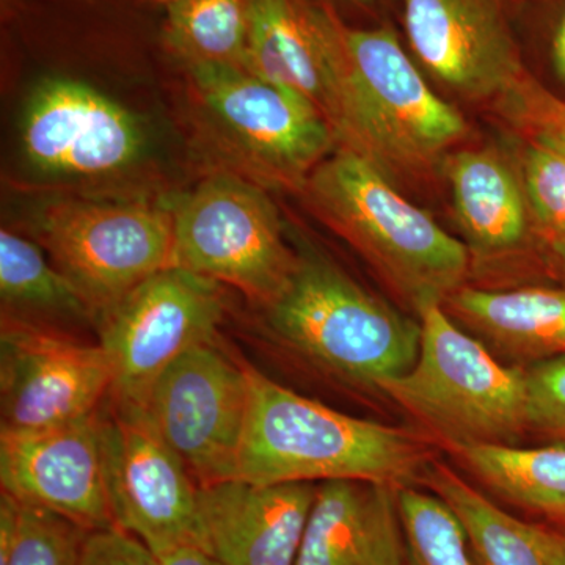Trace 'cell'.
Segmentation results:
<instances>
[{"mask_svg":"<svg viewBox=\"0 0 565 565\" xmlns=\"http://www.w3.org/2000/svg\"><path fill=\"white\" fill-rule=\"evenodd\" d=\"M250 386L237 478L256 484L356 481L411 486L430 463L419 435L341 414L245 366Z\"/></svg>","mask_w":565,"mask_h":565,"instance_id":"1","label":"cell"},{"mask_svg":"<svg viewBox=\"0 0 565 565\" xmlns=\"http://www.w3.org/2000/svg\"><path fill=\"white\" fill-rule=\"evenodd\" d=\"M338 145L386 177L418 173L463 140L467 121L424 79L390 22L356 28L341 18Z\"/></svg>","mask_w":565,"mask_h":565,"instance_id":"2","label":"cell"},{"mask_svg":"<svg viewBox=\"0 0 565 565\" xmlns=\"http://www.w3.org/2000/svg\"><path fill=\"white\" fill-rule=\"evenodd\" d=\"M308 203L418 311L444 303L470 270L467 245L393 188L374 163L338 147L303 185Z\"/></svg>","mask_w":565,"mask_h":565,"instance_id":"3","label":"cell"},{"mask_svg":"<svg viewBox=\"0 0 565 565\" xmlns=\"http://www.w3.org/2000/svg\"><path fill=\"white\" fill-rule=\"evenodd\" d=\"M266 307L275 337L348 384L379 390L414 366L422 323L366 291L315 252L296 256L291 274Z\"/></svg>","mask_w":565,"mask_h":565,"instance_id":"4","label":"cell"},{"mask_svg":"<svg viewBox=\"0 0 565 565\" xmlns=\"http://www.w3.org/2000/svg\"><path fill=\"white\" fill-rule=\"evenodd\" d=\"M416 313L418 359L407 373L382 382L379 392L455 452L512 445L530 429L526 371L498 362L482 341L449 318L444 303L424 305Z\"/></svg>","mask_w":565,"mask_h":565,"instance_id":"5","label":"cell"},{"mask_svg":"<svg viewBox=\"0 0 565 565\" xmlns=\"http://www.w3.org/2000/svg\"><path fill=\"white\" fill-rule=\"evenodd\" d=\"M36 243L98 321L152 274L173 266V215L134 200L65 199L33 221Z\"/></svg>","mask_w":565,"mask_h":565,"instance_id":"6","label":"cell"},{"mask_svg":"<svg viewBox=\"0 0 565 565\" xmlns=\"http://www.w3.org/2000/svg\"><path fill=\"white\" fill-rule=\"evenodd\" d=\"M173 266L269 303L288 280L296 253L266 192L234 174L200 182L173 207Z\"/></svg>","mask_w":565,"mask_h":565,"instance_id":"7","label":"cell"},{"mask_svg":"<svg viewBox=\"0 0 565 565\" xmlns=\"http://www.w3.org/2000/svg\"><path fill=\"white\" fill-rule=\"evenodd\" d=\"M103 473L115 525L156 555L206 539L199 484L163 440L143 405L107 396L98 411Z\"/></svg>","mask_w":565,"mask_h":565,"instance_id":"8","label":"cell"},{"mask_svg":"<svg viewBox=\"0 0 565 565\" xmlns=\"http://www.w3.org/2000/svg\"><path fill=\"white\" fill-rule=\"evenodd\" d=\"M225 311L221 282L170 266L152 274L98 319L109 359L110 396L143 405L182 353L211 343Z\"/></svg>","mask_w":565,"mask_h":565,"instance_id":"9","label":"cell"},{"mask_svg":"<svg viewBox=\"0 0 565 565\" xmlns=\"http://www.w3.org/2000/svg\"><path fill=\"white\" fill-rule=\"evenodd\" d=\"M204 109L234 147L270 180L303 188L338 145L318 107L241 66H191Z\"/></svg>","mask_w":565,"mask_h":565,"instance_id":"10","label":"cell"},{"mask_svg":"<svg viewBox=\"0 0 565 565\" xmlns=\"http://www.w3.org/2000/svg\"><path fill=\"white\" fill-rule=\"evenodd\" d=\"M248 401L245 364L233 363L211 341L178 356L143 407L200 487L237 478Z\"/></svg>","mask_w":565,"mask_h":565,"instance_id":"11","label":"cell"},{"mask_svg":"<svg viewBox=\"0 0 565 565\" xmlns=\"http://www.w3.org/2000/svg\"><path fill=\"white\" fill-rule=\"evenodd\" d=\"M21 152L41 177L109 180L147 154L140 118L85 82L51 77L36 85L21 118Z\"/></svg>","mask_w":565,"mask_h":565,"instance_id":"12","label":"cell"},{"mask_svg":"<svg viewBox=\"0 0 565 565\" xmlns=\"http://www.w3.org/2000/svg\"><path fill=\"white\" fill-rule=\"evenodd\" d=\"M111 390L102 344H84L3 313L0 330L2 429H47L98 412Z\"/></svg>","mask_w":565,"mask_h":565,"instance_id":"13","label":"cell"},{"mask_svg":"<svg viewBox=\"0 0 565 565\" xmlns=\"http://www.w3.org/2000/svg\"><path fill=\"white\" fill-rule=\"evenodd\" d=\"M397 9L419 68L462 98L504 96L526 73L509 0H397Z\"/></svg>","mask_w":565,"mask_h":565,"instance_id":"14","label":"cell"},{"mask_svg":"<svg viewBox=\"0 0 565 565\" xmlns=\"http://www.w3.org/2000/svg\"><path fill=\"white\" fill-rule=\"evenodd\" d=\"M0 484L21 504L85 531L117 526L104 486L98 412L47 429L0 430Z\"/></svg>","mask_w":565,"mask_h":565,"instance_id":"15","label":"cell"},{"mask_svg":"<svg viewBox=\"0 0 565 565\" xmlns=\"http://www.w3.org/2000/svg\"><path fill=\"white\" fill-rule=\"evenodd\" d=\"M341 17L316 0H252L244 68L318 107L340 111Z\"/></svg>","mask_w":565,"mask_h":565,"instance_id":"16","label":"cell"},{"mask_svg":"<svg viewBox=\"0 0 565 565\" xmlns=\"http://www.w3.org/2000/svg\"><path fill=\"white\" fill-rule=\"evenodd\" d=\"M316 494L315 482L200 486L207 553L223 565H296Z\"/></svg>","mask_w":565,"mask_h":565,"instance_id":"17","label":"cell"},{"mask_svg":"<svg viewBox=\"0 0 565 565\" xmlns=\"http://www.w3.org/2000/svg\"><path fill=\"white\" fill-rule=\"evenodd\" d=\"M399 490L356 479L321 482L296 565H405Z\"/></svg>","mask_w":565,"mask_h":565,"instance_id":"18","label":"cell"},{"mask_svg":"<svg viewBox=\"0 0 565 565\" xmlns=\"http://www.w3.org/2000/svg\"><path fill=\"white\" fill-rule=\"evenodd\" d=\"M446 302L456 319L505 359L539 363L565 355V291L460 288Z\"/></svg>","mask_w":565,"mask_h":565,"instance_id":"19","label":"cell"},{"mask_svg":"<svg viewBox=\"0 0 565 565\" xmlns=\"http://www.w3.org/2000/svg\"><path fill=\"white\" fill-rule=\"evenodd\" d=\"M457 222L470 248L497 255L519 247L530 225L522 177L490 150L457 151L446 158Z\"/></svg>","mask_w":565,"mask_h":565,"instance_id":"20","label":"cell"},{"mask_svg":"<svg viewBox=\"0 0 565 565\" xmlns=\"http://www.w3.org/2000/svg\"><path fill=\"white\" fill-rule=\"evenodd\" d=\"M456 455L482 484L504 500L556 520L565 514L564 445H478Z\"/></svg>","mask_w":565,"mask_h":565,"instance_id":"21","label":"cell"},{"mask_svg":"<svg viewBox=\"0 0 565 565\" xmlns=\"http://www.w3.org/2000/svg\"><path fill=\"white\" fill-rule=\"evenodd\" d=\"M422 478L462 523L475 565H545L523 522L493 504L448 465L430 462Z\"/></svg>","mask_w":565,"mask_h":565,"instance_id":"22","label":"cell"},{"mask_svg":"<svg viewBox=\"0 0 565 565\" xmlns=\"http://www.w3.org/2000/svg\"><path fill=\"white\" fill-rule=\"evenodd\" d=\"M166 39L188 68H244L252 0H167Z\"/></svg>","mask_w":565,"mask_h":565,"instance_id":"23","label":"cell"},{"mask_svg":"<svg viewBox=\"0 0 565 565\" xmlns=\"http://www.w3.org/2000/svg\"><path fill=\"white\" fill-rule=\"evenodd\" d=\"M0 296L9 307L93 318L76 286L47 262L44 248L7 228L0 232Z\"/></svg>","mask_w":565,"mask_h":565,"instance_id":"24","label":"cell"},{"mask_svg":"<svg viewBox=\"0 0 565 565\" xmlns=\"http://www.w3.org/2000/svg\"><path fill=\"white\" fill-rule=\"evenodd\" d=\"M399 504L405 565H475L462 523L438 494L401 487Z\"/></svg>","mask_w":565,"mask_h":565,"instance_id":"25","label":"cell"},{"mask_svg":"<svg viewBox=\"0 0 565 565\" xmlns=\"http://www.w3.org/2000/svg\"><path fill=\"white\" fill-rule=\"evenodd\" d=\"M522 182L531 217L556 239L565 237V137L534 132Z\"/></svg>","mask_w":565,"mask_h":565,"instance_id":"26","label":"cell"},{"mask_svg":"<svg viewBox=\"0 0 565 565\" xmlns=\"http://www.w3.org/2000/svg\"><path fill=\"white\" fill-rule=\"evenodd\" d=\"M90 531L63 516L21 504V530L7 565H77Z\"/></svg>","mask_w":565,"mask_h":565,"instance_id":"27","label":"cell"},{"mask_svg":"<svg viewBox=\"0 0 565 565\" xmlns=\"http://www.w3.org/2000/svg\"><path fill=\"white\" fill-rule=\"evenodd\" d=\"M530 429L565 446V355L526 367Z\"/></svg>","mask_w":565,"mask_h":565,"instance_id":"28","label":"cell"},{"mask_svg":"<svg viewBox=\"0 0 565 565\" xmlns=\"http://www.w3.org/2000/svg\"><path fill=\"white\" fill-rule=\"evenodd\" d=\"M503 110L534 132L565 137V102L525 73L504 96Z\"/></svg>","mask_w":565,"mask_h":565,"instance_id":"29","label":"cell"},{"mask_svg":"<svg viewBox=\"0 0 565 565\" xmlns=\"http://www.w3.org/2000/svg\"><path fill=\"white\" fill-rule=\"evenodd\" d=\"M77 565H162L136 535L111 526L87 533Z\"/></svg>","mask_w":565,"mask_h":565,"instance_id":"30","label":"cell"},{"mask_svg":"<svg viewBox=\"0 0 565 565\" xmlns=\"http://www.w3.org/2000/svg\"><path fill=\"white\" fill-rule=\"evenodd\" d=\"M21 530V503L0 493V565L9 564Z\"/></svg>","mask_w":565,"mask_h":565,"instance_id":"31","label":"cell"},{"mask_svg":"<svg viewBox=\"0 0 565 565\" xmlns=\"http://www.w3.org/2000/svg\"><path fill=\"white\" fill-rule=\"evenodd\" d=\"M523 530L530 535L545 565H565V531L525 522Z\"/></svg>","mask_w":565,"mask_h":565,"instance_id":"32","label":"cell"},{"mask_svg":"<svg viewBox=\"0 0 565 565\" xmlns=\"http://www.w3.org/2000/svg\"><path fill=\"white\" fill-rule=\"evenodd\" d=\"M162 565H223L200 546H180L159 555Z\"/></svg>","mask_w":565,"mask_h":565,"instance_id":"33","label":"cell"},{"mask_svg":"<svg viewBox=\"0 0 565 565\" xmlns=\"http://www.w3.org/2000/svg\"><path fill=\"white\" fill-rule=\"evenodd\" d=\"M550 57L557 77L565 82V9L557 18L552 36H550Z\"/></svg>","mask_w":565,"mask_h":565,"instance_id":"34","label":"cell"},{"mask_svg":"<svg viewBox=\"0 0 565 565\" xmlns=\"http://www.w3.org/2000/svg\"><path fill=\"white\" fill-rule=\"evenodd\" d=\"M332 9L340 17L341 9L367 11V13H381L386 7L393 6L397 0H316Z\"/></svg>","mask_w":565,"mask_h":565,"instance_id":"35","label":"cell"},{"mask_svg":"<svg viewBox=\"0 0 565 565\" xmlns=\"http://www.w3.org/2000/svg\"><path fill=\"white\" fill-rule=\"evenodd\" d=\"M556 248L557 252L563 255V258L565 259V237H561V239H556Z\"/></svg>","mask_w":565,"mask_h":565,"instance_id":"36","label":"cell"},{"mask_svg":"<svg viewBox=\"0 0 565 565\" xmlns=\"http://www.w3.org/2000/svg\"><path fill=\"white\" fill-rule=\"evenodd\" d=\"M561 522H565V514L563 516H561Z\"/></svg>","mask_w":565,"mask_h":565,"instance_id":"37","label":"cell"}]
</instances>
